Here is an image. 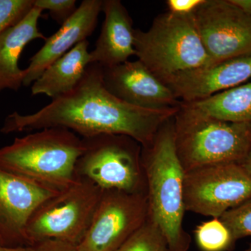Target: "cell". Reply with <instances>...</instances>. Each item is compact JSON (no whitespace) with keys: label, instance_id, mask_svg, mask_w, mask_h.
Here are the masks:
<instances>
[{"label":"cell","instance_id":"obj_1","mask_svg":"<svg viewBox=\"0 0 251 251\" xmlns=\"http://www.w3.org/2000/svg\"><path fill=\"white\" fill-rule=\"evenodd\" d=\"M179 108L152 110L126 103L105 88L103 67L92 63L72 90L52 99L49 105L34 113L10 114L0 132L10 134L61 127L82 138L103 134L126 135L145 148Z\"/></svg>","mask_w":251,"mask_h":251},{"label":"cell","instance_id":"obj_2","mask_svg":"<svg viewBox=\"0 0 251 251\" xmlns=\"http://www.w3.org/2000/svg\"><path fill=\"white\" fill-rule=\"evenodd\" d=\"M150 218L161 229L171 251H188L183 229L185 172L176 152L174 117L162 125L151 145L142 148Z\"/></svg>","mask_w":251,"mask_h":251},{"label":"cell","instance_id":"obj_3","mask_svg":"<svg viewBox=\"0 0 251 251\" xmlns=\"http://www.w3.org/2000/svg\"><path fill=\"white\" fill-rule=\"evenodd\" d=\"M82 138L61 127L36 130L0 148V168L56 191L71 186Z\"/></svg>","mask_w":251,"mask_h":251},{"label":"cell","instance_id":"obj_4","mask_svg":"<svg viewBox=\"0 0 251 251\" xmlns=\"http://www.w3.org/2000/svg\"><path fill=\"white\" fill-rule=\"evenodd\" d=\"M176 152L185 173L221 163H242L251 147V126L224 121L182 102L174 117Z\"/></svg>","mask_w":251,"mask_h":251},{"label":"cell","instance_id":"obj_5","mask_svg":"<svg viewBox=\"0 0 251 251\" xmlns=\"http://www.w3.org/2000/svg\"><path fill=\"white\" fill-rule=\"evenodd\" d=\"M135 56L161 81L178 73L212 64L193 14L159 15L148 31H134Z\"/></svg>","mask_w":251,"mask_h":251},{"label":"cell","instance_id":"obj_6","mask_svg":"<svg viewBox=\"0 0 251 251\" xmlns=\"http://www.w3.org/2000/svg\"><path fill=\"white\" fill-rule=\"evenodd\" d=\"M103 190L77 176L69 187L46 200L33 213L26 234L29 246L46 239L78 245L93 219Z\"/></svg>","mask_w":251,"mask_h":251},{"label":"cell","instance_id":"obj_7","mask_svg":"<svg viewBox=\"0 0 251 251\" xmlns=\"http://www.w3.org/2000/svg\"><path fill=\"white\" fill-rule=\"evenodd\" d=\"M82 140L84 150L75 166L77 176L90 180L103 191L147 192L142 146L138 142L113 134Z\"/></svg>","mask_w":251,"mask_h":251},{"label":"cell","instance_id":"obj_8","mask_svg":"<svg viewBox=\"0 0 251 251\" xmlns=\"http://www.w3.org/2000/svg\"><path fill=\"white\" fill-rule=\"evenodd\" d=\"M251 196V175L242 163H221L185 173V211L219 219Z\"/></svg>","mask_w":251,"mask_h":251},{"label":"cell","instance_id":"obj_9","mask_svg":"<svg viewBox=\"0 0 251 251\" xmlns=\"http://www.w3.org/2000/svg\"><path fill=\"white\" fill-rule=\"evenodd\" d=\"M147 192L103 191L79 251H116L148 218Z\"/></svg>","mask_w":251,"mask_h":251},{"label":"cell","instance_id":"obj_10","mask_svg":"<svg viewBox=\"0 0 251 251\" xmlns=\"http://www.w3.org/2000/svg\"><path fill=\"white\" fill-rule=\"evenodd\" d=\"M212 64L251 54V16L230 0H204L193 14Z\"/></svg>","mask_w":251,"mask_h":251},{"label":"cell","instance_id":"obj_11","mask_svg":"<svg viewBox=\"0 0 251 251\" xmlns=\"http://www.w3.org/2000/svg\"><path fill=\"white\" fill-rule=\"evenodd\" d=\"M58 191L0 168V242L30 247L26 229L36 209Z\"/></svg>","mask_w":251,"mask_h":251},{"label":"cell","instance_id":"obj_12","mask_svg":"<svg viewBox=\"0 0 251 251\" xmlns=\"http://www.w3.org/2000/svg\"><path fill=\"white\" fill-rule=\"evenodd\" d=\"M104 85L117 99L152 110L179 108L182 102L140 60L103 67Z\"/></svg>","mask_w":251,"mask_h":251},{"label":"cell","instance_id":"obj_13","mask_svg":"<svg viewBox=\"0 0 251 251\" xmlns=\"http://www.w3.org/2000/svg\"><path fill=\"white\" fill-rule=\"evenodd\" d=\"M251 78V54L178 73L162 82L181 102L192 103L242 85Z\"/></svg>","mask_w":251,"mask_h":251},{"label":"cell","instance_id":"obj_14","mask_svg":"<svg viewBox=\"0 0 251 251\" xmlns=\"http://www.w3.org/2000/svg\"><path fill=\"white\" fill-rule=\"evenodd\" d=\"M102 6V0H84L80 3L74 14L46 39L42 48L31 57L29 66L25 69L23 86L32 85L50 64L93 34Z\"/></svg>","mask_w":251,"mask_h":251},{"label":"cell","instance_id":"obj_15","mask_svg":"<svg viewBox=\"0 0 251 251\" xmlns=\"http://www.w3.org/2000/svg\"><path fill=\"white\" fill-rule=\"evenodd\" d=\"M101 31L90 52V63L110 67L135 56L133 21L120 0H104Z\"/></svg>","mask_w":251,"mask_h":251},{"label":"cell","instance_id":"obj_16","mask_svg":"<svg viewBox=\"0 0 251 251\" xmlns=\"http://www.w3.org/2000/svg\"><path fill=\"white\" fill-rule=\"evenodd\" d=\"M42 12L33 7L21 22L0 34V92L23 86L25 71L18 66L23 49L31 41L47 39L38 27Z\"/></svg>","mask_w":251,"mask_h":251},{"label":"cell","instance_id":"obj_17","mask_svg":"<svg viewBox=\"0 0 251 251\" xmlns=\"http://www.w3.org/2000/svg\"><path fill=\"white\" fill-rule=\"evenodd\" d=\"M89 46L88 41H82L50 64L31 85V94L52 99L72 90L91 64Z\"/></svg>","mask_w":251,"mask_h":251},{"label":"cell","instance_id":"obj_18","mask_svg":"<svg viewBox=\"0 0 251 251\" xmlns=\"http://www.w3.org/2000/svg\"><path fill=\"white\" fill-rule=\"evenodd\" d=\"M191 103L219 120L251 126V82Z\"/></svg>","mask_w":251,"mask_h":251},{"label":"cell","instance_id":"obj_19","mask_svg":"<svg viewBox=\"0 0 251 251\" xmlns=\"http://www.w3.org/2000/svg\"><path fill=\"white\" fill-rule=\"evenodd\" d=\"M195 237L202 251H228L235 243L227 226L216 218L198 226Z\"/></svg>","mask_w":251,"mask_h":251},{"label":"cell","instance_id":"obj_20","mask_svg":"<svg viewBox=\"0 0 251 251\" xmlns=\"http://www.w3.org/2000/svg\"><path fill=\"white\" fill-rule=\"evenodd\" d=\"M116 251H171L168 241L150 218Z\"/></svg>","mask_w":251,"mask_h":251},{"label":"cell","instance_id":"obj_21","mask_svg":"<svg viewBox=\"0 0 251 251\" xmlns=\"http://www.w3.org/2000/svg\"><path fill=\"white\" fill-rule=\"evenodd\" d=\"M219 219L230 231L234 242L251 236V196Z\"/></svg>","mask_w":251,"mask_h":251},{"label":"cell","instance_id":"obj_22","mask_svg":"<svg viewBox=\"0 0 251 251\" xmlns=\"http://www.w3.org/2000/svg\"><path fill=\"white\" fill-rule=\"evenodd\" d=\"M34 4V0H0V34L21 22Z\"/></svg>","mask_w":251,"mask_h":251},{"label":"cell","instance_id":"obj_23","mask_svg":"<svg viewBox=\"0 0 251 251\" xmlns=\"http://www.w3.org/2000/svg\"><path fill=\"white\" fill-rule=\"evenodd\" d=\"M34 7L49 11L51 17L61 25L69 19L77 8L75 0H34Z\"/></svg>","mask_w":251,"mask_h":251},{"label":"cell","instance_id":"obj_24","mask_svg":"<svg viewBox=\"0 0 251 251\" xmlns=\"http://www.w3.org/2000/svg\"><path fill=\"white\" fill-rule=\"evenodd\" d=\"M204 0H168V11L173 14L186 16L193 14Z\"/></svg>","mask_w":251,"mask_h":251},{"label":"cell","instance_id":"obj_25","mask_svg":"<svg viewBox=\"0 0 251 251\" xmlns=\"http://www.w3.org/2000/svg\"><path fill=\"white\" fill-rule=\"evenodd\" d=\"M34 251H79L77 245L57 239H46L32 246Z\"/></svg>","mask_w":251,"mask_h":251},{"label":"cell","instance_id":"obj_26","mask_svg":"<svg viewBox=\"0 0 251 251\" xmlns=\"http://www.w3.org/2000/svg\"><path fill=\"white\" fill-rule=\"evenodd\" d=\"M230 1L251 16V0H230Z\"/></svg>","mask_w":251,"mask_h":251},{"label":"cell","instance_id":"obj_27","mask_svg":"<svg viewBox=\"0 0 251 251\" xmlns=\"http://www.w3.org/2000/svg\"><path fill=\"white\" fill-rule=\"evenodd\" d=\"M0 251H34L32 247H9L0 242Z\"/></svg>","mask_w":251,"mask_h":251},{"label":"cell","instance_id":"obj_28","mask_svg":"<svg viewBox=\"0 0 251 251\" xmlns=\"http://www.w3.org/2000/svg\"><path fill=\"white\" fill-rule=\"evenodd\" d=\"M242 165L246 170L251 175V147L247 157L242 162Z\"/></svg>","mask_w":251,"mask_h":251},{"label":"cell","instance_id":"obj_29","mask_svg":"<svg viewBox=\"0 0 251 251\" xmlns=\"http://www.w3.org/2000/svg\"><path fill=\"white\" fill-rule=\"evenodd\" d=\"M246 251H251V243L249 244V247H248V249Z\"/></svg>","mask_w":251,"mask_h":251}]
</instances>
